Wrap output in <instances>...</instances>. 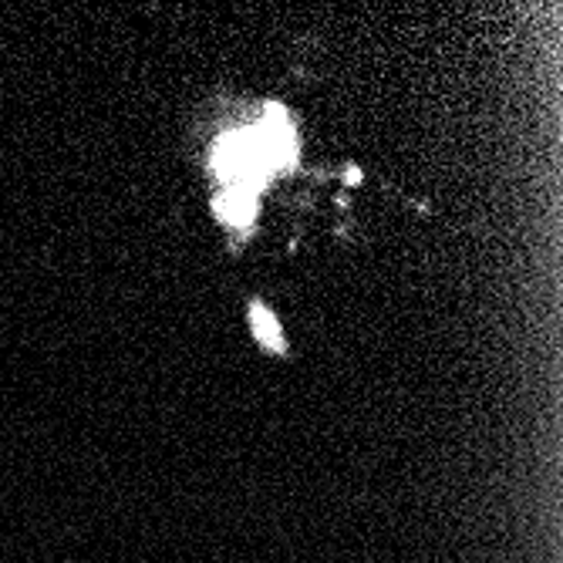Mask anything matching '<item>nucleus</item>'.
<instances>
[{"instance_id":"nucleus-1","label":"nucleus","mask_w":563,"mask_h":563,"mask_svg":"<svg viewBox=\"0 0 563 563\" xmlns=\"http://www.w3.org/2000/svg\"><path fill=\"white\" fill-rule=\"evenodd\" d=\"M217 213L230 227H250L253 213H257V199H253L250 189H227L217 202Z\"/></svg>"},{"instance_id":"nucleus-2","label":"nucleus","mask_w":563,"mask_h":563,"mask_svg":"<svg viewBox=\"0 0 563 563\" xmlns=\"http://www.w3.org/2000/svg\"><path fill=\"white\" fill-rule=\"evenodd\" d=\"M253 331H257V338L267 344V347H284V341H280V328H277V321L267 314V311H261V307H253Z\"/></svg>"}]
</instances>
